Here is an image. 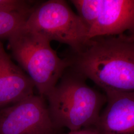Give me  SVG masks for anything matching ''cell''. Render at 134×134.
Wrapping results in <instances>:
<instances>
[{
	"mask_svg": "<svg viewBox=\"0 0 134 134\" xmlns=\"http://www.w3.org/2000/svg\"><path fill=\"white\" fill-rule=\"evenodd\" d=\"M127 31L134 35V0H102L99 16L87 37L121 35Z\"/></svg>",
	"mask_w": 134,
	"mask_h": 134,
	"instance_id": "cell-7",
	"label": "cell"
},
{
	"mask_svg": "<svg viewBox=\"0 0 134 134\" xmlns=\"http://www.w3.org/2000/svg\"><path fill=\"white\" fill-rule=\"evenodd\" d=\"M66 134H100L93 127L83 128L75 131H70Z\"/></svg>",
	"mask_w": 134,
	"mask_h": 134,
	"instance_id": "cell-12",
	"label": "cell"
},
{
	"mask_svg": "<svg viewBox=\"0 0 134 134\" xmlns=\"http://www.w3.org/2000/svg\"><path fill=\"white\" fill-rule=\"evenodd\" d=\"M24 26L48 39L80 51L87 41L88 29L63 0H49L36 6Z\"/></svg>",
	"mask_w": 134,
	"mask_h": 134,
	"instance_id": "cell-4",
	"label": "cell"
},
{
	"mask_svg": "<svg viewBox=\"0 0 134 134\" xmlns=\"http://www.w3.org/2000/svg\"><path fill=\"white\" fill-rule=\"evenodd\" d=\"M14 59L33 82L39 95L45 97L70 67L67 58L58 56L48 39L24 26L8 38Z\"/></svg>",
	"mask_w": 134,
	"mask_h": 134,
	"instance_id": "cell-3",
	"label": "cell"
},
{
	"mask_svg": "<svg viewBox=\"0 0 134 134\" xmlns=\"http://www.w3.org/2000/svg\"><path fill=\"white\" fill-rule=\"evenodd\" d=\"M56 130L40 95L0 109V134H55Z\"/></svg>",
	"mask_w": 134,
	"mask_h": 134,
	"instance_id": "cell-5",
	"label": "cell"
},
{
	"mask_svg": "<svg viewBox=\"0 0 134 134\" xmlns=\"http://www.w3.org/2000/svg\"><path fill=\"white\" fill-rule=\"evenodd\" d=\"M67 58L70 67L104 92L134 91V42L124 34L90 39Z\"/></svg>",
	"mask_w": 134,
	"mask_h": 134,
	"instance_id": "cell-1",
	"label": "cell"
},
{
	"mask_svg": "<svg viewBox=\"0 0 134 134\" xmlns=\"http://www.w3.org/2000/svg\"><path fill=\"white\" fill-rule=\"evenodd\" d=\"M28 18L18 14L0 12V39L9 38L24 26Z\"/></svg>",
	"mask_w": 134,
	"mask_h": 134,
	"instance_id": "cell-10",
	"label": "cell"
},
{
	"mask_svg": "<svg viewBox=\"0 0 134 134\" xmlns=\"http://www.w3.org/2000/svg\"><path fill=\"white\" fill-rule=\"evenodd\" d=\"M106 105L93 127L100 134H134V91H105Z\"/></svg>",
	"mask_w": 134,
	"mask_h": 134,
	"instance_id": "cell-6",
	"label": "cell"
},
{
	"mask_svg": "<svg viewBox=\"0 0 134 134\" xmlns=\"http://www.w3.org/2000/svg\"><path fill=\"white\" fill-rule=\"evenodd\" d=\"M130 37H131V38L133 40V41H134V35H131V36H130Z\"/></svg>",
	"mask_w": 134,
	"mask_h": 134,
	"instance_id": "cell-13",
	"label": "cell"
},
{
	"mask_svg": "<svg viewBox=\"0 0 134 134\" xmlns=\"http://www.w3.org/2000/svg\"><path fill=\"white\" fill-rule=\"evenodd\" d=\"M30 78L12 61L0 41V109L34 95Z\"/></svg>",
	"mask_w": 134,
	"mask_h": 134,
	"instance_id": "cell-8",
	"label": "cell"
},
{
	"mask_svg": "<svg viewBox=\"0 0 134 134\" xmlns=\"http://www.w3.org/2000/svg\"><path fill=\"white\" fill-rule=\"evenodd\" d=\"M86 80L69 67L45 96L56 129L65 127L75 131L95 126L107 97L89 86Z\"/></svg>",
	"mask_w": 134,
	"mask_h": 134,
	"instance_id": "cell-2",
	"label": "cell"
},
{
	"mask_svg": "<svg viewBox=\"0 0 134 134\" xmlns=\"http://www.w3.org/2000/svg\"><path fill=\"white\" fill-rule=\"evenodd\" d=\"M71 2L90 30L96 24L99 16L102 0H72Z\"/></svg>",
	"mask_w": 134,
	"mask_h": 134,
	"instance_id": "cell-9",
	"label": "cell"
},
{
	"mask_svg": "<svg viewBox=\"0 0 134 134\" xmlns=\"http://www.w3.org/2000/svg\"><path fill=\"white\" fill-rule=\"evenodd\" d=\"M33 4L34 2L24 0H0V12L29 16L36 7Z\"/></svg>",
	"mask_w": 134,
	"mask_h": 134,
	"instance_id": "cell-11",
	"label": "cell"
}]
</instances>
